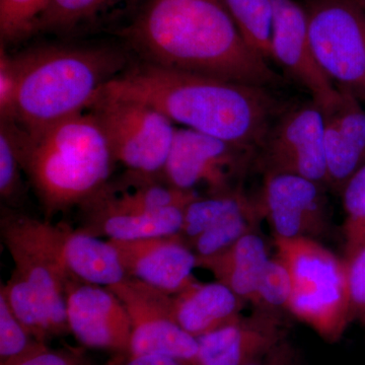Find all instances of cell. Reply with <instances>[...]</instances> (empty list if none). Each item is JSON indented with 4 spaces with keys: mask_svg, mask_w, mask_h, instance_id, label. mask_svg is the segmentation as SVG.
<instances>
[{
    "mask_svg": "<svg viewBox=\"0 0 365 365\" xmlns=\"http://www.w3.org/2000/svg\"><path fill=\"white\" fill-rule=\"evenodd\" d=\"M247 44L264 59L273 60L272 0H222Z\"/></svg>",
    "mask_w": 365,
    "mask_h": 365,
    "instance_id": "22",
    "label": "cell"
},
{
    "mask_svg": "<svg viewBox=\"0 0 365 365\" xmlns=\"http://www.w3.org/2000/svg\"><path fill=\"white\" fill-rule=\"evenodd\" d=\"M245 300L222 283H193L172 295L173 317L195 338L241 318Z\"/></svg>",
    "mask_w": 365,
    "mask_h": 365,
    "instance_id": "19",
    "label": "cell"
},
{
    "mask_svg": "<svg viewBox=\"0 0 365 365\" xmlns=\"http://www.w3.org/2000/svg\"><path fill=\"white\" fill-rule=\"evenodd\" d=\"M339 90V101L323 112L328 186L341 192L365 163V110L350 91Z\"/></svg>",
    "mask_w": 365,
    "mask_h": 365,
    "instance_id": "16",
    "label": "cell"
},
{
    "mask_svg": "<svg viewBox=\"0 0 365 365\" xmlns=\"http://www.w3.org/2000/svg\"><path fill=\"white\" fill-rule=\"evenodd\" d=\"M112 365H188L165 355H141L130 356L126 361L113 362Z\"/></svg>",
    "mask_w": 365,
    "mask_h": 365,
    "instance_id": "33",
    "label": "cell"
},
{
    "mask_svg": "<svg viewBox=\"0 0 365 365\" xmlns=\"http://www.w3.org/2000/svg\"><path fill=\"white\" fill-rule=\"evenodd\" d=\"M50 0H0L2 42H14L36 32Z\"/></svg>",
    "mask_w": 365,
    "mask_h": 365,
    "instance_id": "25",
    "label": "cell"
},
{
    "mask_svg": "<svg viewBox=\"0 0 365 365\" xmlns=\"http://www.w3.org/2000/svg\"><path fill=\"white\" fill-rule=\"evenodd\" d=\"M304 6L319 66L365 102V11L356 0H307Z\"/></svg>",
    "mask_w": 365,
    "mask_h": 365,
    "instance_id": "7",
    "label": "cell"
},
{
    "mask_svg": "<svg viewBox=\"0 0 365 365\" xmlns=\"http://www.w3.org/2000/svg\"><path fill=\"white\" fill-rule=\"evenodd\" d=\"M21 170L13 125L9 120L1 119V126H0V196L4 200H13L18 197L21 188Z\"/></svg>",
    "mask_w": 365,
    "mask_h": 365,
    "instance_id": "31",
    "label": "cell"
},
{
    "mask_svg": "<svg viewBox=\"0 0 365 365\" xmlns=\"http://www.w3.org/2000/svg\"><path fill=\"white\" fill-rule=\"evenodd\" d=\"M261 209L274 237L294 239L321 234L327 225L323 185L289 174H266Z\"/></svg>",
    "mask_w": 365,
    "mask_h": 365,
    "instance_id": "15",
    "label": "cell"
},
{
    "mask_svg": "<svg viewBox=\"0 0 365 365\" xmlns=\"http://www.w3.org/2000/svg\"><path fill=\"white\" fill-rule=\"evenodd\" d=\"M69 331L83 345L130 351L131 319L121 300L109 288L78 279L66 282Z\"/></svg>",
    "mask_w": 365,
    "mask_h": 365,
    "instance_id": "12",
    "label": "cell"
},
{
    "mask_svg": "<svg viewBox=\"0 0 365 365\" xmlns=\"http://www.w3.org/2000/svg\"><path fill=\"white\" fill-rule=\"evenodd\" d=\"M0 292L6 297L14 316L36 340L45 343L48 338L56 336L44 302L19 276L11 273L6 284L0 285Z\"/></svg>",
    "mask_w": 365,
    "mask_h": 365,
    "instance_id": "24",
    "label": "cell"
},
{
    "mask_svg": "<svg viewBox=\"0 0 365 365\" xmlns=\"http://www.w3.org/2000/svg\"><path fill=\"white\" fill-rule=\"evenodd\" d=\"M110 365H112V364H110Z\"/></svg>",
    "mask_w": 365,
    "mask_h": 365,
    "instance_id": "36",
    "label": "cell"
},
{
    "mask_svg": "<svg viewBox=\"0 0 365 365\" xmlns=\"http://www.w3.org/2000/svg\"><path fill=\"white\" fill-rule=\"evenodd\" d=\"M272 2L273 59L306 86L313 96L314 102L323 111L330 109L339 101L341 91L334 86L317 62L309 40L304 6L295 0H272Z\"/></svg>",
    "mask_w": 365,
    "mask_h": 365,
    "instance_id": "13",
    "label": "cell"
},
{
    "mask_svg": "<svg viewBox=\"0 0 365 365\" xmlns=\"http://www.w3.org/2000/svg\"><path fill=\"white\" fill-rule=\"evenodd\" d=\"M246 365H258L257 364H255V362H251V364H246Z\"/></svg>",
    "mask_w": 365,
    "mask_h": 365,
    "instance_id": "35",
    "label": "cell"
},
{
    "mask_svg": "<svg viewBox=\"0 0 365 365\" xmlns=\"http://www.w3.org/2000/svg\"><path fill=\"white\" fill-rule=\"evenodd\" d=\"M127 34L148 63L259 88L278 81L222 0H148Z\"/></svg>",
    "mask_w": 365,
    "mask_h": 365,
    "instance_id": "1",
    "label": "cell"
},
{
    "mask_svg": "<svg viewBox=\"0 0 365 365\" xmlns=\"http://www.w3.org/2000/svg\"><path fill=\"white\" fill-rule=\"evenodd\" d=\"M259 211H262L261 207H256L247 199L242 205L230 211L213 227L190 242L189 248L198 258L213 256L225 251L244 235L254 232Z\"/></svg>",
    "mask_w": 365,
    "mask_h": 365,
    "instance_id": "23",
    "label": "cell"
},
{
    "mask_svg": "<svg viewBox=\"0 0 365 365\" xmlns=\"http://www.w3.org/2000/svg\"><path fill=\"white\" fill-rule=\"evenodd\" d=\"M274 244L292 277L287 311L324 339H339L350 324L344 261L312 237H274Z\"/></svg>",
    "mask_w": 365,
    "mask_h": 365,
    "instance_id": "5",
    "label": "cell"
},
{
    "mask_svg": "<svg viewBox=\"0 0 365 365\" xmlns=\"http://www.w3.org/2000/svg\"><path fill=\"white\" fill-rule=\"evenodd\" d=\"M185 207L150 212L83 216V232L116 241L170 237L181 232Z\"/></svg>",
    "mask_w": 365,
    "mask_h": 365,
    "instance_id": "21",
    "label": "cell"
},
{
    "mask_svg": "<svg viewBox=\"0 0 365 365\" xmlns=\"http://www.w3.org/2000/svg\"><path fill=\"white\" fill-rule=\"evenodd\" d=\"M9 122L21 170L48 218L81 207L110 181L116 162L90 111L34 130Z\"/></svg>",
    "mask_w": 365,
    "mask_h": 365,
    "instance_id": "4",
    "label": "cell"
},
{
    "mask_svg": "<svg viewBox=\"0 0 365 365\" xmlns=\"http://www.w3.org/2000/svg\"><path fill=\"white\" fill-rule=\"evenodd\" d=\"M277 321L263 311L240 318L197 338L198 354L194 365H246L275 344Z\"/></svg>",
    "mask_w": 365,
    "mask_h": 365,
    "instance_id": "17",
    "label": "cell"
},
{
    "mask_svg": "<svg viewBox=\"0 0 365 365\" xmlns=\"http://www.w3.org/2000/svg\"><path fill=\"white\" fill-rule=\"evenodd\" d=\"M357 4L362 7V9L365 11V0H356Z\"/></svg>",
    "mask_w": 365,
    "mask_h": 365,
    "instance_id": "34",
    "label": "cell"
},
{
    "mask_svg": "<svg viewBox=\"0 0 365 365\" xmlns=\"http://www.w3.org/2000/svg\"><path fill=\"white\" fill-rule=\"evenodd\" d=\"M108 288L130 317V356L165 355L188 365L195 364L198 341L175 321L172 295L130 277Z\"/></svg>",
    "mask_w": 365,
    "mask_h": 365,
    "instance_id": "10",
    "label": "cell"
},
{
    "mask_svg": "<svg viewBox=\"0 0 365 365\" xmlns=\"http://www.w3.org/2000/svg\"><path fill=\"white\" fill-rule=\"evenodd\" d=\"M123 57L95 48L50 47L2 55L1 119L34 130L88 111L124 66Z\"/></svg>",
    "mask_w": 365,
    "mask_h": 365,
    "instance_id": "3",
    "label": "cell"
},
{
    "mask_svg": "<svg viewBox=\"0 0 365 365\" xmlns=\"http://www.w3.org/2000/svg\"><path fill=\"white\" fill-rule=\"evenodd\" d=\"M264 88L145 62L113 78L102 93L139 101L173 123L257 150L276 110Z\"/></svg>",
    "mask_w": 365,
    "mask_h": 365,
    "instance_id": "2",
    "label": "cell"
},
{
    "mask_svg": "<svg viewBox=\"0 0 365 365\" xmlns=\"http://www.w3.org/2000/svg\"><path fill=\"white\" fill-rule=\"evenodd\" d=\"M45 344L36 340L14 316L4 294L0 292V359L1 365L18 361L36 348Z\"/></svg>",
    "mask_w": 365,
    "mask_h": 365,
    "instance_id": "28",
    "label": "cell"
},
{
    "mask_svg": "<svg viewBox=\"0 0 365 365\" xmlns=\"http://www.w3.org/2000/svg\"><path fill=\"white\" fill-rule=\"evenodd\" d=\"M269 260L265 242L249 232L225 251L198 258L197 267L206 269L245 302H253L259 280Z\"/></svg>",
    "mask_w": 365,
    "mask_h": 365,
    "instance_id": "20",
    "label": "cell"
},
{
    "mask_svg": "<svg viewBox=\"0 0 365 365\" xmlns=\"http://www.w3.org/2000/svg\"><path fill=\"white\" fill-rule=\"evenodd\" d=\"M254 151L191 129H177L163 178L199 196V190L206 192L204 196L234 193L240 191L237 182L248 169Z\"/></svg>",
    "mask_w": 365,
    "mask_h": 365,
    "instance_id": "9",
    "label": "cell"
},
{
    "mask_svg": "<svg viewBox=\"0 0 365 365\" xmlns=\"http://www.w3.org/2000/svg\"><path fill=\"white\" fill-rule=\"evenodd\" d=\"M1 239L13 259L14 274L33 288L44 302L56 336L69 333L66 313V282L61 268L11 228L0 225Z\"/></svg>",
    "mask_w": 365,
    "mask_h": 365,
    "instance_id": "18",
    "label": "cell"
},
{
    "mask_svg": "<svg viewBox=\"0 0 365 365\" xmlns=\"http://www.w3.org/2000/svg\"><path fill=\"white\" fill-rule=\"evenodd\" d=\"M324 129L323 110L314 101L283 115L259 148L266 174L294 175L328 185Z\"/></svg>",
    "mask_w": 365,
    "mask_h": 365,
    "instance_id": "11",
    "label": "cell"
},
{
    "mask_svg": "<svg viewBox=\"0 0 365 365\" xmlns=\"http://www.w3.org/2000/svg\"><path fill=\"white\" fill-rule=\"evenodd\" d=\"M119 256L127 277L175 295L197 282V256L180 235L133 241L108 240Z\"/></svg>",
    "mask_w": 365,
    "mask_h": 365,
    "instance_id": "14",
    "label": "cell"
},
{
    "mask_svg": "<svg viewBox=\"0 0 365 365\" xmlns=\"http://www.w3.org/2000/svg\"><path fill=\"white\" fill-rule=\"evenodd\" d=\"M88 111L102 127L115 162L128 172L163 177L177 130L169 118L139 101L102 93Z\"/></svg>",
    "mask_w": 365,
    "mask_h": 365,
    "instance_id": "6",
    "label": "cell"
},
{
    "mask_svg": "<svg viewBox=\"0 0 365 365\" xmlns=\"http://www.w3.org/2000/svg\"><path fill=\"white\" fill-rule=\"evenodd\" d=\"M346 220V246L365 239V163L341 190Z\"/></svg>",
    "mask_w": 365,
    "mask_h": 365,
    "instance_id": "29",
    "label": "cell"
},
{
    "mask_svg": "<svg viewBox=\"0 0 365 365\" xmlns=\"http://www.w3.org/2000/svg\"><path fill=\"white\" fill-rule=\"evenodd\" d=\"M292 294V281L289 271L276 257L266 263L259 280L253 304L261 311L273 314L279 309H287Z\"/></svg>",
    "mask_w": 365,
    "mask_h": 365,
    "instance_id": "27",
    "label": "cell"
},
{
    "mask_svg": "<svg viewBox=\"0 0 365 365\" xmlns=\"http://www.w3.org/2000/svg\"><path fill=\"white\" fill-rule=\"evenodd\" d=\"M114 0H50L36 26L37 31H66L96 16Z\"/></svg>",
    "mask_w": 365,
    "mask_h": 365,
    "instance_id": "26",
    "label": "cell"
},
{
    "mask_svg": "<svg viewBox=\"0 0 365 365\" xmlns=\"http://www.w3.org/2000/svg\"><path fill=\"white\" fill-rule=\"evenodd\" d=\"M11 365H79V362L71 353L52 351L42 344Z\"/></svg>",
    "mask_w": 365,
    "mask_h": 365,
    "instance_id": "32",
    "label": "cell"
},
{
    "mask_svg": "<svg viewBox=\"0 0 365 365\" xmlns=\"http://www.w3.org/2000/svg\"><path fill=\"white\" fill-rule=\"evenodd\" d=\"M344 265L347 276L349 321L365 324V239L346 246Z\"/></svg>",
    "mask_w": 365,
    "mask_h": 365,
    "instance_id": "30",
    "label": "cell"
},
{
    "mask_svg": "<svg viewBox=\"0 0 365 365\" xmlns=\"http://www.w3.org/2000/svg\"><path fill=\"white\" fill-rule=\"evenodd\" d=\"M0 225L14 232L49 257L69 279L111 287L127 277L119 256L109 241L73 230L64 223H52L31 216L4 211Z\"/></svg>",
    "mask_w": 365,
    "mask_h": 365,
    "instance_id": "8",
    "label": "cell"
}]
</instances>
